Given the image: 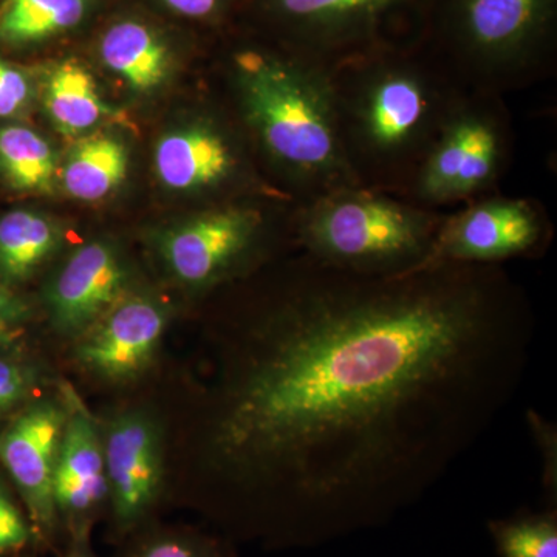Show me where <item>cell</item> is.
Returning <instances> with one entry per match:
<instances>
[{"label": "cell", "instance_id": "cell-1", "mask_svg": "<svg viewBox=\"0 0 557 557\" xmlns=\"http://www.w3.org/2000/svg\"><path fill=\"white\" fill-rule=\"evenodd\" d=\"M220 346L200 461L219 515L278 547L387 525L515 401L536 317L502 265L391 276L307 255Z\"/></svg>", "mask_w": 557, "mask_h": 557}, {"label": "cell", "instance_id": "cell-2", "mask_svg": "<svg viewBox=\"0 0 557 557\" xmlns=\"http://www.w3.org/2000/svg\"><path fill=\"white\" fill-rule=\"evenodd\" d=\"M233 61L242 113L271 159L313 190V199L358 188L329 70L251 49Z\"/></svg>", "mask_w": 557, "mask_h": 557}, {"label": "cell", "instance_id": "cell-3", "mask_svg": "<svg viewBox=\"0 0 557 557\" xmlns=\"http://www.w3.org/2000/svg\"><path fill=\"white\" fill-rule=\"evenodd\" d=\"M445 220L372 190L347 188L313 199L296 226L309 258L351 273L391 276L423 265Z\"/></svg>", "mask_w": 557, "mask_h": 557}, {"label": "cell", "instance_id": "cell-4", "mask_svg": "<svg viewBox=\"0 0 557 557\" xmlns=\"http://www.w3.org/2000/svg\"><path fill=\"white\" fill-rule=\"evenodd\" d=\"M357 73L347 90L335 87L354 168L357 160L397 164L424 149L429 153L454 113L437 84L403 62H379Z\"/></svg>", "mask_w": 557, "mask_h": 557}, {"label": "cell", "instance_id": "cell-5", "mask_svg": "<svg viewBox=\"0 0 557 557\" xmlns=\"http://www.w3.org/2000/svg\"><path fill=\"white\" fill-rule=\"evenodd\" d=\"M556 0H448V25L465 60L486 75L527 67L552 33Z\"/></svg>", "mask_w": 557, "mask_h": 557}, {"label": "cell", "instance_id": "cell-6", "mask_svg": "<svg viewBox=\"0 0 557 557\" xmlns=\"http://www.w3.org/2000/svg\"><path fill=\"white\" fill-rule=\"evenodd\" d=\"M67 405L62 397L30 399L0 431V465L16 486L39 542H54L61 525L53 480Z\"/></svg>", "mask_w": 557, "mask_h": 557}, {"label": "cell", "instance_id": "cell-7", "mask_svg": "<svg viewBox=\"0 0 557 557\" xmlns=\"http://www.w3.org/2000/svg\"><path fill=\"white\" fill-rule=\"evenodd\" d=\"M265 215L252 208L223 207L194 215L161 234L168 270L190 288H207L239 273L258 255Z\"/></svg>", "mask_w": 557, "mask_h": 557}, {"label": "cell", "instance_id": "cell-8", "mask_svg": "<svg viewBox=\"0 0 557 557\" xmlns=\"http://www.w3.org/2000/svg\"><path fill=\"white\" fill-rule=\"evenodd\" d=\"M109 509L119 537L148 523L163 487V438L148 410H124L101 428Z\"/></svg>", "mask_w": 557, "mask_h": 557}, {"label": "cell", "instance_id": "cell-9", "mask_svg": "<svg viewBox=\"0 0 557 557\" xmlns=\"http://www.w3.org/2000/svg\"><path fill=\"white\" fill-rule=\"evenodd\" d=\"M170 317L148 296L126 295L76 338L73 359L97 379L126 383L156 361Z\"/></svg>", "mask_w": 557, "mask_h": 557}, {"label": "cell", "instance_id": "cell-10", "mask_svg": "<svg viewBox=\"0 0 557 557\" xmlns=\"http://www.w3.org/2000/svg\"><path fill=\"white\" fill-rule=\"evenodd\" d=\"M547 237L537 211L525 201L493 200L445 220L426 263L502 265L541 251Z\"/></svg>", "mask_w": 557, "mask_h": 557}, {"label": "cell", "instance_id": "cell-11", "mask_svg": "<svg viewBox=\"0 0 557 557\" xmlns=\"http://www.w3.org/2000/svg\"><path fill=\"white\" fill-rule=\"evenodd\" d=\"M67 420L54 468L53 493L61 530L69 539L90 534L95 520L109 507V486L101 426L69 386H62Z\"/></svg>", "mask_w": 557, "mask_h": 557}, {"label": "cell", "instance_id": "cell-12", "mask_svg": "<svg viewBox=\"0 0 557 557\" xmlns=\"http://www.w3.org/2000/svg\"><path fill=\"white\" fill-rule=\"evenodd\" d=\"M127 282L129 271L119 249L106 240L87 242L47 287L51 325L61 335L78 338L127 295Z\"/></svg>", "mask_w": 557, "mask_h": 557}, {"label": "cell", "instance_id": "cell-13", "mask_svg": "<svg viewBox=\"0 0 557 557\" xmlns=\"http://www.w3.org/2000/svg\"><path fill=\"white\" fill-rule=\"evenodd\" d=\"M153 166L161 185L177 193H203L228 185L242 160L228 135L208 123L168 132L159 139Z\"/></svg>", "mask_w": 557, "mask_h": 557}, {"label": "cell", "instance_id": "cell-14", "mask_svg": "<svg viewBox=\"0 0 557 557\" xmlns=\"http://www.w3.org/2000/svg\"><path fill=\"white\" fill-rule=\"evenodd\" d=\"M406 2L408 0H270V7L313 47V53H324L372 38L381 22Z\"/></svg>", "mask_w": 557, "mask_h": 557}, {"label": "cell", "instance_id": "cell-15", "mask_svg": "<svg viewBox=\"0 0 557 557\" xmlns=\"http://www.w3.org/2000/svg\"><path fill=\"white\" fill-rule=\"evenodd\" d=\"M101 61L139 94L159 89L170 76L171 54L163 40L148 25L123 21L102 36Z\"/></svg>", "mask_w": 557, "mask_h": 557}, {"label": "cell", "instance_id": "cell-16", "mask_svg": "<svg viewBox=\"0 0 557 557\" xmlns=\"http://www.w3.org/2000/svg\"><path fill=\"white\" fill-rule=\"evenodd\" d=\"M129 171V150L115 135L79 139L61 170L62 188L73 199L100 201L115 193Z\"/></svg>", "mask_w": 557, "mask_h": 557}, {"label": "cell", "instance_id": "cell-17", "mask_svg": "<svg viewBox=\"0 0 557 557\" xmlns=\"http://www.w3.org/2000/svg\"><path fill=\"white\" fill-rule=\"evenodd\" d=\"M61 244L57 223L40 212L16 209L0 218V282L27 281Z\"/></svg>", "mask_w": 557, "mask_h": 557}, {"label": "cell", "instance_id": "cell-18", "mask_svg": "<svg viewBox=\"0 0 557 557\" xmlns=\"http://www.w3.org/2000/svg\"><path fill=\"white\" fill-rule=\"evenodd\" d=\"M44 106L51 123L67 135L94 129L109 112L94 75L78 62H62L51 70Z\"/></svg>", "mask_w": 557, "mask_h": 557}, {"label": "cell", "instance_id": "cell-19", "mask_svg": "<svg viewBox=\"0 0 557 557\" xmlns=\"http://www.w3.org/2000/svg\"><path fill=\"white\" fill-rule=\"evenodd\" d=\"M0 174L11 188L22 193H50L57 174V160L50 143L30 127H2Z\"/></svg>", "mask_w": 557, "mask_h": 557}, {"label": "cell", "instance_id": "cell-20", "mask_svg": "<svg viewBox=\"0 0 557 557\" xmlns=\"http://www.w3.org/2000/svg\"><path fill=\"white\" fill-rule=\"evenodd\" d=\"M86 11L87 0H9L0 13V40L39 42L79 25Z\"/></svg>", "mask_w": 557, "mask_h": 557}, {"label": "cell", "instance_id": "cell-21", "mask_svg": "<svg viewBox=\"0 0 557 557\" xmlns=\"http://www.w3.org/2000/svg\"><path fill=\"white\" fill-rule=\"evenodd\" d=\"M486 528L498 557H557V508L491 519Z\"/></svg>", "mask_w": 557, "mask_h": 557}, {"label": "cell", "instance_id": "cell-22", "mask_svg": "<svg viewBox=\"0 0 557 557\" xmlns=\"http://www.w3.org/2000/svg\"><path fill=\"white\" fill-rule=\"evenodd\" d=\"M463 166L454 188V199L486 186L500 161V137L490 120L474 112H463Z\"/></svg>", "mask_w": 557, "mask_h": 557}, {"label": "cell", "instance_id": "cell-23", "mask_svg": "<svg viewBox=\"0 0 557 557\" xmlns=\"http://www.w3.org/2000/svg\"><path fill=\"white\" fill-rule=\"evenodd\" d=\"M126 557H228V552L203 534L161 530L145 534Z\"/></svg>", "mask_w": 557, "mask_h": 557}, {"label": "cell", "instance_id": "cell-24", "mask_svg": "<svg viewBox=\"0 0 557 557\" xmlns=\"http://www.w3.org/2000/svg\"><path fill=\"white\" fill-rule=\"evenodd\" d=\"M39 383V369L16 355L0 354V423L27 405Z\"/></svg>", "mask_w": 557, "mask_h": 557}, {"label": "cell", "instance_id": "cell-25", "mask_svg": "<svg viewBox=\"0 0 557 557\" xmlns=\"http://www.w3.org/2000/svg\"><path fill=\"white\" fill-rule=\"evenodd\" d=\"M528 426L541 456V483L547 507L557 508V429L556 423L534 410H528Z\"/></svg>", "mask_w": 557, "mask_h": 557}, {"label": "cell", "instance_id": "cell-26", "mask_svg": "<svg viewBox=\"0 0 557 557\" xmlns=\"http://www.w3.org/2000/svg\"><path fill=\"white\" fill-rule=\"evenodd\" d=\"M33 544H38V537L27 512L0 482V557L17 555Z\"/></svg>", "mask_w": 557, "mask_h": 557}, {"label": "cell", "instance_id": "cell-27", "mask_svg": "<svg viewBox=\"0 0 557 557\" xmlns=\"http://www.w3.org/2000/svg\"><path fill=\"white\" fill-rule=\"evenodd\" d=\"M30 318L27 302L0 282V354H11L24 339Z\"/></svg>", "mask_w": 557, "mask_h": 557}, {"label": "cell", "instance_id": "cell-28", "mask_svg": "<svg viewBox=\"0 0 557 557\" xmlns=\"http://www.w3.org/2000/svg\"><path fill=\"white\" fill-rule=\"evenodd\" d=\"M32 83L21 69L0 60V119L16 116L27 108Z\"/></svg>", "mask_w": 557, "mask_h": 557}, {"label": "cell", "instance_id": "cell-29", "mask_svg": "<svg viewBox=\"0 0 557 557\" xmlns=\"http://www.w3.org/2000/svg\"><path fill=\"white\" fill-rule=\"evenodd\" d=\"M164 3L174 13L200 20V17H207L209 14L215 13L219 9L220 0H164Z\"/></svg>", "mask_w": 557, "mask_h": 557}, {"label": "cell", "instance_id": "cell-30", "mask_svg": "<svg viewBox=\"0 0 557 557\" xmlns=\"http://www.w3.org/2000/svg\"><path fill=\"white\" fill-rule=\"evenodd\" d=\"M60 557H97L90 547V534L70 537L67 548Z\"/></svg>", "mask_w": 557, "mask_h": 557}]
</instances>
